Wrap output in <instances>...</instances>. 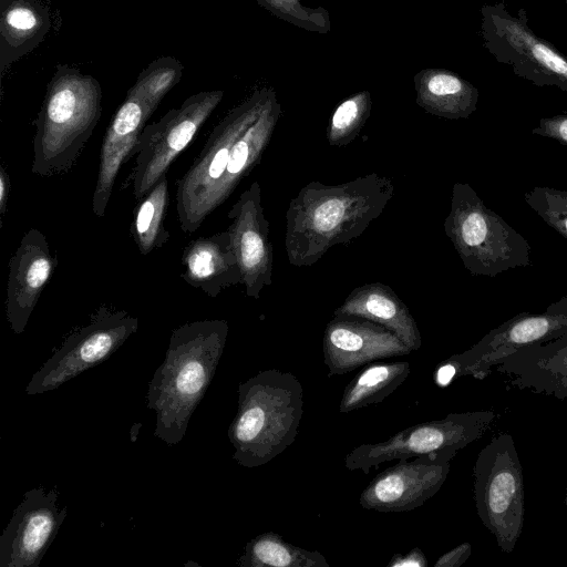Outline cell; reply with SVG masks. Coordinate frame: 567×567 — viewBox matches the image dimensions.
I'll return each mask as SVG.
<instances>
[{"label":"cell","instance_id":"1","mask_svg":"<svg viewBox=\"0 0 567 567\" xmlns=\"http://www.w3.org/2000/svg\"><path fill=\"white\" fill-rule=\"evenodd\" d=\"M393 195L392 179L377 173L337 185L308 183L286 213L289 264L311 266L331 247L358 238L383 213Z\"/></svg>","mask_w":567,"mask_h":567},{"label":"cell","instance_id":"2","mask_svg":"<svg viewBox=\"0 0 567 567\" xmlns=\"http://www.w3.org/2000/svg\"><path fill=\"white\" fill-rule=\"evenodd\" d=\"M226 320H199L173 330L163 363L148 383L147 406L156 413L154 435L168 445L179 443L204 398L227 336Z\"/></svg>","mask_w":567,"mask_h":567},{"label":"cell","instance_id":"3","mask_svg":"<svg viewBox=\"0 0 567 567\" xmlns=\"http://www.w3.org/2000/svg\"><path fill=\"white\" fill-rule=\"evenodd\" d=\"M302 413L303 389L291 372L269 369L241 382L228 429L234 460L248 468L272 461L295 442Z\"/></svg>","mask_w":567,"mask_h":567},{"label":"cell","instance_id":"4","mask_svg":"<svg viewBox=\"0 0 567 567\" xmlns=\"http://www.w3.org/2000/svg\"><path fill=\"white\" fill-rule=\"evenodd\" d=\"M102 113V90L92 75L58 64L35 120L32 173H68L91 138Z\"/></svg>","mask_w":567,"mask_h":567},{"label":"cell","instance_id":"5","mask_svg":"<svg viewBox=\"0 0 567 567\" xmlns=\"http://www.w3.org/2000/svg\"><path fill=\"white\" fill-rule=\"evenodd\" d=\"M444 231L473 276L494 278L532 265L527 239L488 208L467 183L453 184Z\"/></svg>","mask_w":567,"mask_h":567},{"label":"cell","instance_id":"6","mask_svg":"<svg viewBox=\"0 0 567 567\" xmlns=\"http://www.w3.org/2000/svg\"><path fill=\"white\" fill-rule=\"evenodd\" d=\"M272 87L254 91L213 128L192 166L176 182V214L184 234L195 233L214 212L215 197L230 159L233 146L259 117Z\"/></svg>","mask_w":567,"mask_h":567},{"label":"cell","instance_id":"7","mask_svg":"<svg viewBox=\"0 0 567 567\" xmlns=\"http://www.w3.org/2000/svg\"><path fill=\"white\" fill-rule=\"evenodd\" d=\"M473 477L477 516L498 548L511 554L523 532L525 492L523 467L509 433L495 435L481 450Z\"/></svg>","mask_w":567,"mask_h":567},{"label":"cell","instance_id":"8","mask_svg":"<svg viewBox=\"0 0 567 567\" xmlns=\"http://www.w3.org/2000/svg\"><path fill=\"white\" fill-rule=\"evenodd\" d=\"M484 48L515 75L536 86H555L567 92V56L529 27L525 9L513 16L506 4L481 8Z\"/></svg>","mask_w":567,"mask_h":567},{"label":"cell","instance_id":"9","mask_svg":"<svg viewBox=\"0 0 567 567\" xmlns=\"http://www.w3.org/2000/svg\"><path fill=\"white\" fill-rule=\"evenodd\" d=\"M495 417L494 411L482 410L450 413L442 419L411 425L384 442L355 446L346 455L344 466L350 471L369 474L372 468L390 461L444 452L457 453L481 439Z\"/></svg>","mask_w":567,"mask_h":567},{"label":"cell","instance_id":"10","mask_svg":"<svg viewBox=\"0 0 567 567\" xmlns=\"http://www.w3.org/2000/svg\"><path fill=\"white\" fill-rule=\"evenodd\" d=\"M567 333V295L540 313L522 312L487 332L468 350L453 354L437 365L436 384L446 385L453 378L470 375L485 379L493 367L515 350L554 340Z\"/></svg>","mask_w":567,"mask_h":567},{"label":"cell","instance_id":"11","mask_svg":"<svg viewBox=\"0 0 567 567\" xmlns=\"http://www.w3.org/2000/svg\"><path fill=\"white\" fill-rule=\"evenodd\" d=\"M224 97L223 90L200 91L172 109L157 122L145 125L135 151L136 164L126 179L135 199H142L167 173L173 161L189 145Z\"/></svg>","mask_w":567,"mask_h":567},{"label":"cell","instance_id":"12","mask_svg":"<svg viewBox=\"0 0 567 567\" xmlns=\"http://www.w3.org/2000/svg\"><path fill=\"white\" fill-rule=\"evenodd\" d=\"M138 328V319L124 310L101 307L84 327L70 333L34 372L25 392L42 394L58 389L85 370L109 359Z\"/></svg>","mask_w":567,"mask_h":567},{"label":"cell","instance_id":"13","mask_svg":"<svg viewBox=\"0 0 567 567\" xmlns=\"http://www.w3.org/2000/svg\"><path fill=\"white\" fill-rule=\"evenodd\" d=\"M454 452L399 460L362 491L359 504L379 513L409 512L422 506L445 483Z\"/></svg>","mask_w":567,"mask_h":567},{"label":"cell","instance_id":"14","mask_svg":"<svg viewBox=\"0 0 567 567\" xmlns=\"http://www.w3.org/2000/svg\"><path fill=\"white\" fill-rule=\"evenodd\" d=\"M55 487H34L24 494L0 536V567H38L66 517Z\"/></svg>","mask_w":567,"mask_h":567},{"label":"cell","instance_id":"15","mask_svg":"<svg viewBox=\"0 0 567 567\" xmlns=\"http://www.w3.org/2000/svg\"><path fill=\"white\" fill-rule=\"evenodd\" d=\"M233 249L241 271L246 296L258 299L265 287L272 284L274 249L269 223L261 205L258 182L244 190L227 214Z\"/></svg>","mask_w":567,"mask_h":567},{"label":"cell","instance_id":"16","mask_svg":"<svg viewBox=\"0 0 567 567\" xmlns=\"http://www.w3.org/2000/svg\"><path fill=\"white\" fill-rule=\"evenodd\" d=\"M322 350L328 377L342 375L368 363L412 352L385 327L354 316H334L327 323Z\"/></svg>","mask_w":567,"mask_h":567},{"label":"cell","instance_id":"17","mask_svg":"<svg viewBox=\"0 0 567 567\" xmlns=\"http://www.w3.org/2000/svg\"><path fill=\"white\" fill-rule=\"evenodd\" d=\"M58 265L45 235L30 228L9 261L6 297L7 320L21 334L38 300Z\"/></svg>","mask_w":567,"mask_h":567},{"label":"cell","instance_id":"18","mask_svg":"<svg viewBox=\"0 0 567 567\" xmlns=\"http://www.w3.org/2000/svg\"><path fill=\"white\" fill-rule=\"evenodd\" d=\"M152 116L148 106L140 99L126 95L113 115L104 134L92 210L104 217L117 174L124 163L135 154L146 121Z\"/></svg>","mask_w":567,"mask_h":567},{"label":"cell","instance_id":"19","mask_svg":"<svg viewBox=\"0 0 567 567\" xmlns=\"http://www.w3.org/2000/svg\"><path fill=\"white\" fill-rule=\"evenodd\" d=\"M493 368L504 374L512 386L567 400V333L519 348Z\"/></svg>","mask_w":567,"mask_h":567},{"label":"cell","instance_id":"20","mask_svg":"<svg viewBox=\"0 0 567 567\" xmlns=\"http://www.w3.org/2000/svg\"><path fill=\"white\" fill-rule=\"evenodd\" d=\"M182 277L210 298L241 284V271L228 230L199 237L184 248Z\"/></svg>","mask_w":567,"mask_h":567},{"label":"cell","instance_id":"21","mask_svg":"<svg viewBox=\"0 0 567 567\" xmlns=\"http://www.w3.org/2000/svg\"><path fill=\"white\" fill-rule=\"evenodd\" d=\"M379 323L396 334L412 351L422 346L416 321L406 305L386 285L371 282L354 288L333 312Z\"/></svg>","mask_w":567,"mask_h":567},{"label":"cell","instance_id":"22","mask_svg":"<svg viewBox=\"0 0 567 567\" xmlns=\"http://www.w3.org/2000/svg\"><path fill=\"white\" fill-rule=\"evenodd\" d=\"M0 72L47 37L51 16L44 0H0Z\"/></svg>","mask_w":567,"mask_h":567},{"label":"cell","instance_id":"23","mask_svg":"<svg viewBox=\"0 0 567 567\" xmlns=\"http://www.w3.org/2000/svg\"><path fill=\"white\" fill-rule=\"evenodd\" d=\"M416 104L426 113L447 120L470 117L477 107L478 90L457 73L429 68L413 78Z\"/></svg>","mask_w":567,"mask_h":567},{"label":"cell","instance_id":"24","mask_svg":"<svg viewBox=\"0 0 567 567\" xmlns=\"http://www.w3.org/2000/svg\"><path fill=\"white\" fill-rule=\"evenodd\" d=\"M411 373L408 361L371 362L359 371L346 385L340 413H349L384 401Z\"/></svg>","mask_w":567,"mask_h":567},{"label":"cell","instance_id":"25","mask_svg":"<svg viewBox=\"0 0 567 567\" xmlns=\"http://www.w3.org/2000/svg\"><path fill=\"white\" fill-rule=\"evenodd\" d=\"M240 567H329L326 557L286 542L275 532L250 539L238 558Z\"/></svg>","mask_w":567,"mask_h":567},{"label":"cell","instance_id":"26","mask_svg":"<svg viewBox=\"0 0 567 567\" xmlns=\"http://www.w3.org/2000/svg\"><path fill=\"white\" fill-rule=\"evenodd\" d=\"M169 205L167 173L163 174L150 192L138 200L131 233L142 255L163 247L169 239L165 218Z\"/></svg>","mask_w":567,"mask_h":567},{"label":"cell","instance_id":"27","mask_svg":"<svg viewBox=\"0 0 567 567\" xmlns=\"http://www.w3.org/2000/svg\"><path fill=\"white\" fill-rule=\"evenodd\" d=\"M183 64L174 56L152 61L137 76L126 95L142 100L153 114L163 97L182 79Z\"/></svg>","mask_w":567,"mask_h":567},{"label":"cell","instance_id":"28","mask_svg":"<svg viewBox=\"0 0 567 567\" xmlns=\"http://www.w3.org/2000/svg\"><path fill=\"white\" fill-rule=\"evenodd\" d=\"M372 107L368 90L357 92L342 101L330 116L327 140L330 146L344 147L361 132Z\"/></svg>","mask_w":567,"mask_h":567},{"label":"cell","instance_id":"29","mask_svg":"<svg viewBox=\"0 0 567 567\" xmlns=\"http://www.w3.org/2000/svg\"><path fill=\"white\" fill-rule=\"evenodd\" d=\"M277 18L311 32L326 34L331 30L329 12L322 8H309L300 0H255Z\"/></svg>","mask_w":567,"mask_h":567},{"label":"cell","instance_id":"30","mask_svg":"<svg viewBox=\"0 0 567 567\" xmlns=\"http://www.w3.org/2000/svg\"><path fill=\"white\" fill-rule=\"evenodd\" d=\"M524 200L550 228L567 239V190L535 186L524 194Z\"/></svg>","mask_w":567,"mask_h":567},{"label":"cell","instance_id":"31","mask_svg":"<svg viewBox=\"0 0 567 567\" xmlns=\"http://www.w3.org/2000/svg\"><path fill=\"white\" fill-rule=\"evenodd\" d=\"M532 133L567 145V110L557 115L540 118L538 125L532 130Z\"/></svg>","mask_w":567,"mask_h":567},{"label":"cell","instance_id":"32","mask_svg":"<svg viewBox=\"0 0 567 567\" xmlns=\"http://www.w3.org/2000/svg\"><path fill=\"white\" fill-rule=\"evenodd\" d=\"M471 553V544L464 542L440 556L434 563V567H460L470 558Z\"/></svg>","mask_w":567,"mask_h":567},{"label":"cell","instance_id":"33","mask_svg":"<svg viewBox=\"0 0 567 567\" xmlns=\"http://www.w3.org/2000/svg\"><path fill=\"white\" fill-rule=\"evenodd\" d=\"M427 559L424 553L415 547L406 554H395L391 557L388 567H426Z\"/></svg>","mask_w":567,"mask_h":567},{"label":"cell","instance_id":"34","mask_svg":"<svg viewBox=\"0 0 567 567\" xmlns=\"http://www.w3.org/2000/svg\"><path fill=\"white\" fill-rule=\"evenodd\" d=\"M10 196V177L4 168H0V227H2L3 218L7 212Z\"/></svg>","mask_w":567,"mask_h":567},{"label":"cell","instance_id":"35","mask_svg":"<svg viewBox=\"0 0 567 567\" xmlns=\"http://www.w3.org/2000/svg\"><path fill=\"white\" fill-rule=\"evenodd\" d=\"M566 505H567V487H566Z\"/></svg>","mask_w":567,"mask_h":567},{"label":"cell","instance_id":"36","mask_svg":"<svg viewBox=\"0 0 567 567\" xmlns=\"http://www.w3.org/2000/svg\"><path fill=\"white\" fill-rule=\"evenodd\" d=\"M565 2H566V6H567V0H565Z\"/></svg>","mask_w":567,"mask_h":567}]
</instances>
